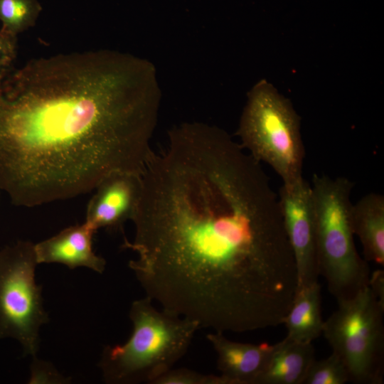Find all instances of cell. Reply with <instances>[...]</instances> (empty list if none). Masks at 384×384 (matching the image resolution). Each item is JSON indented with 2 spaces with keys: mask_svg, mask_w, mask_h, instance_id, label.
Listing matches in <instances>:
<instances>
[{
  "mask_svg": "<svg viewBox=\"0 0 384 384\" xmlns=\"http://www.w3.org/2000/svg\"><path fill=\"white\" fill-rule=\"evenodd\" d=\"M142 174L124 248L146 296L201 329L282 324L297 273L278 196L260 163L223 129L184 122Z\"/></svg>",
  "mask_w": 384,
  "mask_h": 384,
  "instance_id": "cell-1",
  "label": "cell"
},
{
  "mask_svg": "<svg viewBox=\"0 0 384 384\" xmlns=\"http://www.w3.org/2000/svg\"><path fill=\"white\" fill-rule=\"evenodd\" d=\"M161 92L155 66L102 49L31 59L0 79V191L33 207L142 175Z\"/></svg>",
  "mask_w": 384,
  "mask_h": 384,
  "instance_id": "cell-2",
  "label": "cell"
},
{
  "mask_svg": "<svg viewBox=\"0 0 384 384\" xmlns=\"http://www.w3.org/2000/svg\"><path fill=\"white\" fill-rule=\"evenodd\" d=\"M146 296L134 301L132 332L122 345L104 348L99 366L107 383H153L186 353L199 324L165 309Z\"/></svg>",
  "mask_w": 384,
  "mask_h": 384,
  "instance_id": "cell-3",
  "label": "cell"
},
{
  "mask_svg": "<svg viewBox=\"0 0 384 384\" xmlns=\"http://www.w3.org/2000/svg\"><path fill=\"white\" fill-rule=\"evenodd\" d=\"M354 186L348 178L314 174V202L319 276L326 281L337 304L353 297L367 287L370 277L368 262L356 247L351 224V194Z\"/></svg>",
  "mask_w": 384,
  "mask_h": 384,
  "instance_id": "cell-4",
  "label": "cell"
},
{
  "mask_svg": "<svg viewBox=\"0 0 384 384\" xmlns=\"http://www.w3.org/2000/svg\"><path fill=\"white\" fill-rule=\"evenodd\" d=\"M237 134L241 147L257 162L270 165L283 183L303 177L300 117L291 102L267 80H260L247 93Z\"/></svg>",
  "mask_w": 384,
  "mask_h": 384,
  "instance_id": "cell-5",
  "label": "cell"
},
{
  "mask_svg": "<svg viewBox=\"0 0 384 384\" xmlns=\"http://www.w3.org/2000/svg\"><path fill=\"white\" fill-rule=\"evenodd\" d=\"M384 305L368 285L338 303L322 334L344 363L350 382L381 384L384 375Z\"/></svg>",
  "mask_w": 384,
  "mask_h": 384,
  "instance_id": "cell-6",
  "label": "cell"
},
{
  "mask_svg": "<svg viewBox=\"0 0 384 384\" xmlns=\"http://www.w3.org/2000/svg\"><path fill=\"white\" fill-rule=\"evenodd\" d=\"M38 265L30 241L0 249V339H16L23 356L33 357L39 349L40 328L49 321L42 287L35 279Z\"/></svg>",
  "mask_w": 384,
  "mask_h": 384,
  "instance_id": "cell-7",
  "label": "cell"
},
{
  "mask_svg": "<svg viewBox=\"0 0 384 384\" xmlns=\"http://www.w3.org/2000/svg\"><path fill=\"white\" fill-rule=\"evenodd\" d=\"M277 196L295 260L299 289L318 282L319 276L311 187L302 177L290 183H282Z\"/></svg>",
  "mask_w": 384,
  "mask_h": 384,
  "instance_id": "cell-8",
  "label": "cell"
},
{
  "mask_svg": "<svg viewBox=\"0 0 384 384\" xmlns=\"http://www.w3.org/2000/svg\"><path fill=\"white\" fill-rule=\"evenodd\" d=\"M95 190L87 206L85 222L95 232L100 228L117 230L135 215L142 191V175L114 173L105 178Z\"/></svg>",
  "mask_w": 384,
  "mask_h": 384,
  "instance_id": "cell-9",
  "label": "cell"
},
{
  "mask_svg": "<svg viewBox=\"0 0 384 384\" xmlns=\"http://www.w3.org/2000/svg\"><path fill=\"white\" fill-rule=\"evenodd\" d=\"M95 233L85 222L66 228L53 237L34 244L38 263H59L70 269L83 267L102 273L106 261L93 250Z\"/></svg>",
  "mask_w": 384,
  "mask_h": 384,
  "instance_id": "cell-10",
  "label": "cell"
},
{
  "mask_svg": "<svg viewBox=\"0 0 384 384\" xmlns=\"http://www.w3.org/2000/svg\"><path fill=\"white\" fill-rule=\"evenodd\" d=\"M206 338L217 355L220 375L230 384H255L274 347L234 341L218 331L208 334Z\"/></svg>",
  "mask_w": 384,
  "mask_h": 384,
  "instance_id": "cell-11",
  "label": "cell"
},
{
  "mask_svg": "<svg viewBox=\"0 0 384 384\" xmlns=\"http://www.w3.org/2000/svg\"><path fill=\"white\" fill-rule=\"evenodd\" d=\"M314 354L312 343H302L285 337L274 344L255 384H303L315 359Z\"/></svg>",
  "mask_w": 384,
  "mask_h": 384,
  "instance_id": "cell-12",
  "label": "cell"
},
{
  "mask_svg": "<svg viewBox=\"0 0 384 384\" xmlns=\"http://www.w3.org/2000/svg\"><path fill=\"white\" fill-rule=\"evenodd\" d=\"M351 224L367 262L384 265V196L370 193L352 205Z\"/></svg>",
  "mask_w": 384,
  "mask_h": 384,
  "instance_id": "cell-13",
  "label": "cell"
},
{
  "mask_svg": "<svg viewBox=\"0 0 384 384\" xmlns=\"http://www.w3.org/2000/svg\"><path fill=\"white\" fill-rule=\"evenodd\" d=\"M324 322L319 282L297 289L282 324L287 331L286 337L302 343H312L322 334Z\"/></svg>",
  "mask_w": 384,
  "mask_h": 384,
  "instance_id": "cell-14",
  "label": "cell"
},
{
  "mask_svg": "<svg viewBox=\"0 0 384 384\" xmlns=\"http://www.w3.org/2000/svg\"><path fill=\"white\" fill-rule=\"evenodd\" d=\"M41 11L38 0H0L1 30L18 36L36 24Z\"/></svg>",
  "mask_w": 384,
  "mask_h": 384,
  "instance_id": "cell-15",
  "label": "cell"
},
{
  "mask_svg": "<svg viewBox=\"0 0 384 384\" xmlns=\"http://www.w3.org/2000/svg\"><path fill=\"white\" fill-rule=\"evenodd\" d=\"M350 381L346 367L334 353L324 359H316L309 366L303 384H344Z\"/></svg>",
  "mask_w": 384,
  "mask_h": 384,
  "instance_id": "cell-16",
  "label": "cell"
},
{
  "mask_svg": "<svg viewBox=\"0 0 384 384\" xmlns=\"http://www.w3.org/2000/svg\"><path fill=\"white\" fill-rule=\"evenodd\" d=\"M153 384H230L221 375L203 374L186 368H171Z\"/></svg>",
  "mask_w": 384,
  "mask_h": 384,
  "instance_id": "cell-17",
  "label": "cell"
},
{
  "mask_svg": "<svg viewBox=\"0 0 384 384\" xmlns=\"http://www.w3.org/2000/svg\"><path fill=\"white\" fill-rule=\"evenodd\" d=\"M29 383H65L70 378L61 375L54 366L33 357Z\"/></svg>",
  "mask_w": 384,
  "mask_h": 384,
  "instance_id": "cell-18",
  "label": "cell"
},
{
  "mask_svg": "<svg viewBox=\"0 0 384 384\" xmlns=\"http://www.w3.org/2000/svg\"><path fill=\"white\" fill-rule=\"evenodd\" d=\"M17 37L0 29V79L14 68Z\"/></svg>",
  "mask_w": 384,
  "mask_h": 384,
  "instance_id": "cell-19",
  "label": "cell"
},
{
  "mask_svg": "<svg viewBox=\"0 0 384 384\" xmlns=\"http://www.w3.org/2000/svg\"><path fill=\"white\" fill-rule=\"evenodd\" d=\"M369 287L378 299L384 305V272L383 270H377L370 274Z\"/></svg>",
  "mask_w": 384,
  "mask_h": 384,
  "instance_id": "cell-20",
  "label": "cell"
}]
</instances>
